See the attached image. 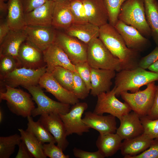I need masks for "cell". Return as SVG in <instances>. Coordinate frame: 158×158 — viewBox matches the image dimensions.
I'll list each match as a JSON object with an SVG mask.
<instances>
[{
    "instance_id": "cell-1",
    "label": "cell",
    "mask_w": 158,
    "mask_h": 158,
    "mask_svg": "<svg viewBox=\"0 0 158 158\" xmlns=\"http://www.w3.org/2000/svg\"><path fill=\"white\" fill-rule=\"evenodd\" d=\"M98 38L121 62V70H131L138 67L140 52L126 46L114 26L107 23L99 27Z\"/></svg>"
},
{
    "instance_id": "cell-2",
    "label": "cell",
    "mask_w": 158,
    "mask_h": 158,
    "mask_svg": "<svg viewBox=\"0 0 158 158\" xmlns=\"http://www.w3.org/2000/svg\"><path fill=\"white\" fill-rule=\"evenodd\" d=\"M115 93L116 97L121 92L129 91L134 93L142 86L158 81V74L138 67L131 70H122L115 77Z\"/></svg>"
},
{
    "instance_id": "cell-3",
    "label": "cell",
    "mask_w": 158,
    "mask_h": 158,
    "mask_svg": "<svg viewBox=\"0 0 158 158\" xmlns=\"http://www.w3.org/2000/svg\"><path fill=\"white\" fill-rule=\"evenodd\" d=\"M118 19L135 28L145 37H151L146 18L144 0H126L121 6Z\"/></svg>"
},
{
    "instance_id": "cell-4",
    "label": "cell",
    "mask_w": 158,
    "mask_h": 158,
    "mask_svg": "<svg viewBox=\"0 0 158 158\" xmlns=\"http://www.w3.org/2000/svg\"><path fill=\"white\" fill-rule=\"evenodd\" d=\"M87 62L91 68L121 70V62L109 51L101 40L96 38L88 44Z\"/></svg>"
},
{
    "instance_id": "cell-5",
    "label": "cell",
    "mask_w": 158,
    "mask_h": 158,
    "mask_svg": "<svg viewBox=\"0 0 158 158\" xmlns=\"http://www.w3.org/2000/svg\"><path fill=\"white\" fill-rule=\"evenodd\" d=\"M5 86V91L0 92V101H6L10 111L17 116L24 118L31 116L35 107L30 94L20 89Z\"/></svg>"
},
{
    "instance_id": "cell-6",
    "label": "cell",
    "mask_w": 158,
    "mask_h": 158,
    "mask_svg": "<svg viewBox=\"0 0 158 158\" xmlns=\"http://www.w3.org/2000/svg\"><path fill=\"white\" fill-rule=\"evenodd\" d=\"M144 90L134 93L123 92L120 96L130 107L140 117L147 116L153 106L155 97L156 85L155 82L147 85Z\"/></svg>"
},
{
    "instance_id": "cell-7",
    "label": "cell",
    "mask_w": 158,
    "mask_h": 158,
    "mask_svg": "<svg viewBox=\"0 0 158 158\" xmlns=\"http://www.w3.org/2000/svg\"><path fill=\"white\" fill-rule=\"evenodd\" d=\"M37 105L32 111L31 116L35 117L44 114L56 113L64 114L68 112L71 105L55 101L47 96L39 85L26 87Z\"/></svg>"
},
{
    "instance_id": "cell-8",
    "label": "cell",
    "mask_w": 158,
    "mask_h": 158,
    "mask_svg": "<svg viewBox=\"0 0 158 158\" xmlns=\"http://www.w3.org/2000/svg\"><path fill=\"white\" fill-rule=\"evenodd\" d=\"M47 71L46 65L37 69L18 68L1 80L3 85L15 88L21 86L25 88L37 85L42 75Z\"/></svg>"
},
{
    "instance_id": "cell-9",
    "label": "cell",
    "mask_w": 158,
    "mask_h": 158,
    "mask_svg": "<svg viewBox=\"0 0 158 158\" xmlns=\"http://www.w3.org/2000/svg\"><path fill=\"white\" fill-rule=\"evenodd\" d=\"M115 87L108 92L102 93L97 97V102L93 112L96 114L103 115L107 113L119 120L123 116L132 111L126 102L118 99L115 95Z\"/></svg>"
},
{
    "instance_id": "cell-10",
    "label": "cell",
    "mask_w": 158,
    "mask_h": 158,
    "mask_svg": "<svg viewBox=\"0 0 158 158\" xmlns=\"http://www.w3.org/2000/svg\"><path fill=\"white\" fill-rule=\"evenodd\" d=\"M54 43L63 49L74 65L87 61V44L77 38L57 31Z\"/></svg>"
},
{
    "instance_id": "cell-11",
    "label": "cell",
    "mask_w": 158,
    "mask_h": 158,
    "mask_svg": "<svg viewBox=\"0 0 158 158\" xmlns=\"http://www.w3.org/2000/svg\"><path fill=\"white\" fill-rule=\"evenodd\" d=\"M88 105L85 102H78L72 105L69 111L64 114H59L66 130L67 136L73 134L80 136L88 132L90 128L83 121L82 116Z\"/></svg>"
},
{
    "instance_id": "cell-12",
    "label": "cell",
    "mask_w": 158,
    "mask_h": 158,
    "mask_svg": "<svg viewBox=\"0 0 158 158\" xmlns=\"http://www.w3.org/2000/svg\"><path fill=\"white\" fill-rule=\"evenodd\" d=\"M114 28L121 36L127 47L140 52L147 50L151 42L135 28L118 20Z\"/></svg>"
},
{
    "instance_id": "cell-13",
    "label": "cell",
    "mask_w": 158,
    "mask_h": 158,
    "mask_svg": "<svg viewBox=\"0 0 158 158\" xmlns=\"http://www.w3.org/2000/svg\"><path fill=\"white\" fill-rule=\"evenodd\" d=\"M16 60L18 68L36 69L45 66L43 51L27 40L20 46Z\"/></svg>"
},
{
    "instance_id": "cell-14",
    "label": "cell",
    "mask_w": 158,
    "mask_h": 158,
    "mask_svg": "<svg viewBox=\"0 0 158 158\" xmlns=\"http://www.w3.org/2000/svg\"><path fill=\"white\" fill-rule=\"evenodd\" d=\"M38 120L54 138L57 145L63 151L67 147L69 142L64 124L59 114L56 113L40 115Z\"/></svg>"
},
{
    "instance_id": "cell-15",
    "label": "cell",
    "mask_w": 158,
    "mask_h": 158,
    "mask_svg": "<svg viewBox=\"0 0 158 158\" xmlns=\"http://www.w3.org/2000/svg\"><path fill=\"white\" fill-rule=\"evenodd\" d=\"M38 84L60 102L72 105L79 102L73 92L61 86L50 73H45L41 78Z\"/></svg>"
},
{
    "instance_id": "cell-16",
    "label": "cell",
    "mask_w": 158,
    "mask_h": 158,
    "mask_svg": "<svg viewBox=\"0 0 158 158\" xmlns=\"http://www.w3.org/2000/svg\"><path fill=\"white\" fill-rule=\"evenodd\" d=\"M24 30L26 34L27 40L42 51L54 43L57 32L52 26H26Z\"/></svg>"
},
{
    "instance_id": "cell-17",
    "label": "cell",
    "mask_w": 158,
    "mask_h": 158,
    "mask_svg": "<svg viewBox=\"0 0 158 158\" xmlns=\"http://www.w3.org/2000/svg\"><path fill=\"white\" fill-rule=\"evenodd\" d=\"M83 118V122L90 128L98 131L99 135L116 133L117 129L116 117L110 114L107 116L99 115L93 112L85 113Z\"/></svg>"
},
{
    "instance_id": "cell-18",
    "label": "cell",
    "mask_w": 158,
    "mask_h": 158,
    "mask_svg": "<svg viewBox=\"0 0 158 158\" xmlns=\"http://www.w3.org/2000/svg\"><path fill=\"white\" fill-rule=\"evenodd\" d=\"M44 60L46 63L47 72L51 73L56 66L62 67L76 72L74 65L63 49L54 43L43 51Z\"/></svg>"
},
{
    "instance_id": "cell-19",
    "label": "cell",
    "mask_w": 158,
    "mask_h": 158,
    "mask_svg": "<svg viewBox=\"0 0 158 158\" xmlns=\"http://www.w3.org/2000/svg\"><path fill=\"white\" fill-rule=\"evenodd\" d=\"M120 124L116 133L123 140L139 136L144 133V129L140 116L133 111L123 116L120 119Z\"/></svg>"
},
{
    "instance_id": "cell-20",
    "label": "cell",
    "mask_w": 158,
    "mask_h": 158,
    "mask_svg": "<svg viewBox=\"0 0 158 158\" xmlns=\"http://www.w3.org/2000/svg\"><path fill=\"white\" fill-rule=\"evenodd\" d=\"M54 1L50 0L32 11L25 13L26 26L48 27L52 26Z\"/></svg>"
},
{
    "instance_id": "cell-21",
    "label": "cell",
    "mask_w": 158,
    "mask_h": 158,
    "mask_svg": "<svg viewBox=\"0 0 158 158\" xmlns=\"http://www.w3.org/2000/svg\"><path fill=\"white\" fill-rule=\"evenodd\" d=\"M114 70L91 68L90 94L94 97L108 92L116 73Z\"/></svg>"
},
{
    "instance_id": "cell-22",
    "label": "cell",
    "mask_w": 158,
    "mask_h": 158,
    "mask_svg": "<svg viewBox=\"0 0 158 158\" xmlns=\"http://www.w3.org/2000/svg\"><path fill=\"white\" fill-rule=\"evenodd\" d=\"M73 23L70 1L60 0L54 1L52 26L55 28L62 29L65 30Z\"/></svg>"
},
{
    "instance_id": "cell-23",
    "label": "cell",
    "mask_w": 158,
    "mask_h": 158,
    "mask_svg": "<svg viewBox=\"0 0 158 158\" xmlns=\"http://www.w3.org/2000/svg\"><path fill=\"white\" fill-rule=\"evenodd\" d=\"M83 1L89 22L99 27L108 23V13L103 0Z\"/></svg>"
},
{
    "instance_id": "cell-24",
    "label": "cell",
    "mask_w": 158,
    "mask_h": 158,
    "mask_svg": "<svg viewBox=\"0 0 158 158\" xmlns=\"http://www.w3.org/2000/svg\"><path fill=\"white\" fill-rule=\"evenodd\" d=\"M27 38L24 30H11L0 44V56L10 55L16 59L20 47Z\"/></svg>"
},
{
    "instance_id": "cell-25",
    "label": "cell",
    "mask_w": 158,
    "mask_h": 158,
    "mask_svg": "<svg viewBox=\"0 0 158 158\" xmlns=\"http://www.w3.org/2000/svg\"><path fill=\"white\" fill-rule=\"evenodd\" d=\"M8 11L6 20L11 30H24L25 20L23 0H8Z\"/></svg>"
},
{
    "instance_id": "cell-26",
    "label": "cell",
    "mask_w": 158,
    "mask_h": 158,
    "mask_svg": "<svg viewBox=\"0 0 158 158\" xmlns=\"http://www.w3.org/2000/svg\"><path fill=\"white\" fill-rule=\"evenodd\" d=\"M153 139L144 134L124 139L121 148V153L125 158H130L142 152L150 146Z\"/></svg>"
},
{
    "instance_id": "cell-27",
    "label": "cell",
    "mask_w": 158,
    "mask_h": 158,
    "mask_svg": "<svg viewBox=\"0 0 158 158\" xmlns=\"http://www.w3.org/2000/svg\"><path fill=\"white\" fill-rule=\"evenodd\" d=\"M67 34L75 37L86 44L99 37V27L90 22L73 24L64 30Z\"/></svg>"
},
{
    "instance_id": "cell-28",
    "label": "cell",
    "mask_w": 158,
    "mask_h": 158,
    "mask_svg": "<svg viewBox=\"0 0 158 158\" xmlns=\"http://www.w3.org/2000/svg\"><path fill=\"white\" fill-rule=\"evenodd\" d=\"M123 139L117 133L99 135L96 142L99 152L105 157L114 155L121 149Z\"/></svg>"
},
{
    "instance_id": "cell-29",
    "label": "cell",
    "mask_w": 158,
    "mask_h": 158,
    "mask_svg": "<svg viewBox=\"0 0 158 158\" xmlns=\"http://www.w3.org/2000/svg\"><path fill=\"white\" fill-rule=\"evenodd\" d=\"M146 18L152 37L158 46V2L157 0H144Z\"/></svg>"
},
{
    "instance_id": "cell-30",
    "label": "cell",
    "mask_w": 158,
    "mask_h": 158,
    "mask_svg": "<svg viewBox=\"0 0 158 158\" xmlns=\"http://www.w3.org/2000/svg\"><path fill=\"white\" fill-rule=\"evenodd\" d=\"M27 118L28 123L26 130L32 134L41 144L56 143L53 136L38 120L35 121L31 116H28Z\"/></svg>"
},
{
    "instance_id": "cell-31",
    "label": "cell",
    "mask_w": 158,
    "mask_h": 158,
    "mask_svg": "<svg viewBox=\"0 0 158 158\" xmlns=\"http://www.w3.org/2000/svg\"><path fill=\"white\" fill-rule=\"evenodd\" d=\"M22 140L29 151L35 158H46L43 150V144L31 133L22 129L19 128Z\"/></svg>"
},
{
    "instance_id": "cell-32",
    "label": "cell",
    "mask_w": 158,
    "mask_h": 158,
    "mask_svg": "<svg viewBox=\"0 0 158 158\" xmlns=\"http://www.w3.org/2000/svg\"><path fill=\"white\" fill-rule=\"evenodd\" d=\"M22 141L20 135L17 134L0 137V158H9L15 152L16 145Z\"/></svg>"
},
{
    "instance_id": "cell-33",
    "label": "cell",
    "mask_w": 158,
    "mask_h": 158,
    "mask_svg": "<svg viewBox=\"0 0 158 158\" xmlns=\"http://www.w3.org/2000/svg\"><path fill=\"white\" fill-rule=\"evenodd\" d=\"M74 73L68 69L57 66L55 67L50 73L63 87L73 92Z\"/></svg>"
},
{
    "instance_id": "cell-34",
    "label": "cell",
    "mask_w": 158,
    "mask_h": 158,
    "mask_svg": "<svg viewBox=\"0 0 158 158\" xmlns=\"http://www.w3.org/2000/svg\"><path fill=\"white\" fill-rule=\"evenodd\" d=\"M70 5L73 23L89 22L83 0H72L70 1Z\"/></svg>"
},
{
    "instance_id": "cell-35",
    "label": "cell",
    "mask_w": 158,
    "mask_h": 158,
    "mask_svg": "<svg viewBox=\"0 0 158 158\" xmlns=\"http://www.w3.org/2000/svg\"><path fill=\"white\" fill-rule=\"evenodd\" d=\"M126 0H103L107 10L109 23L114 26L118 20L121 6Z\"/></svg>"
},
{
    "instance_id": "cell-36",
    "label": "cell",
    "mask_w": 158,
    "mask_h": 158,
    "mask_svg": "<svg viewBox=\"0 0 158 158\" xmlns=\"http://www.w3.org/2000/svg\"><path fill=\"white\" fill-rule=\"evenodd\" d=\"M18 68L17 60L10 55L0 56V77L1 80Z\"/></svg>"
},
{
    "instance_id": "cell-37",
    "label": "cell",
    "mask_w": 158,
    "mask_h": 158,
    "mask_svg": "<svg viewBox=\"0 0 158 158\" xmlns=\"http://www.w3.org/2000/svg\"><path fill=\"white\" fill-rule=\"evenodd\" d=\"M90 91L84 80L76 72L73 74V92L78 99H83L88 97Z\"/></svg>"
},
{
    "instance_id": "cell-38",
    "label": "cell",
    "mask_w": 158,
    "mask_h": 158,
    "mask_svg": "<svg viewBox=\"0 0 158 158\" xmlns=\"http://www.w3.org/2000/svg\"><path fill=\"white\" fill-rule=\"evenodd\" d=\"M140 118L144 129L143 133L152 139L158 138V119L152 120L147 116Z\"/></svg>"
},
{
    "instance_id": "cell-39",
    "label": "cell",
    "mask_w": 158,
    "mask_h": 158,
    "mask_svg": "<svg viewBox=\"0 0 158 158\" xmlns=\"http://www.w3.org/2000/svg\"><path fill=\"white\" fill-rule=\"evenodd\" d=\"M74 65L76 72L85 82L87 89L90 91L91 68L87 61L78 63Z\"/></svg>"
},
{
    "instance_id": "cell-40",
    "label": "cell",
    "mask_w": 158,
    "mask_h": 158,
    "mask_svg": "<svg viewBox=\"0 0 158 158\" xmlns=\"http://www.w3.org/2000/svg\"><path fill=\"white\" fill-rule=\"evenodd\" d=\"M55 143L49 142L48 144L44 143L43 145V150L44 153L46 157L50 158H69L68 155H65L63 150Z\"/></svg>"
},
{
    "instance_id": "cell-41",
    "label": "cell",
    "mask_w": 158,
    "mask_h": 158,
    "mask_svg": "<svg viewBox=\"0 0 158 158\" xmlns=\"http://www.w3.org/2000/svg\"><path fill=\"white\" fill-rule=\"evenodd\" d=\"M130 158H158V138L153 140L148 148Z\"/></svg>"
},
{
    "instance_id": "cell-42",
    "label": "cell",
    "mask_w": 158,
    "mask_h": 158,
    "mask_svg": "<svg viewBox=\"0 0 158 158\" xmlns=\"http://www.w3.org/2000/svg\"><path fill=\"white\" fill-rule=\"evenodd\" d=\"M158 60V46L146 56L141 58L138 67L146 69L152 63Z\"/></svg>"
},
{
    "instance_id": "cell-43",
    "label": "cell",
    "mask_w": 158,
    "mask_h": 158,
    "mask_svg": "<svg viewBox=\"0 0 158 158\" xmlns=\"http://www.w3.org/2000/svg\"><path fill=\"white\" fill-rule=\"evenodd\" d=\"M74 155L78 158H104L103 155L98 150L90 152L74 147L73 149Z\"/></svg>"
},
{
    "instance_id": "cell-44",
    "label": "cell",
    "mask_w": 158,
    "mask_h": 158,
    "mask_svg": "<svg viewBox=\"0 0 158 158\" xmlns=\"http://www.w3.org/2000/svg\"><path fill=\"white\" fill-rule=\"evenodd\" d=\"M50 0H23L24 12H30L41 6Z\"/></svg>"
},
{
    "instance_id": "cell-45",
    "label": "cell",
    "mask_w": 158,
    "mask_h": 158,
    "mask_svg": "<svg viewBox=\"0 0 158 158\" xmlns=\"http://www.w3.org/2000/svg\"><path fill=\"white\" fill-rule=\"evenodd\" d=\"M150 119H158V85H156L154 102L152 107L147 116Z\"/></svg>"
},
{
    "instance_id": "cell-46",
    "label": "cell",
    "mask_w": 158,
    "mask_h": 158,
    "mask_svg": "<svg viewBox=\"0 0 158 158\" xmlns=\"http://www.w3.org/2000/svg\"><path fill=\"white\" fill-rule=\"evenodd\" d=\"M18 146L19 150L15 157L16 158H32L33 157L23 141L22 140Z\"/></svg>"
},
{
    "instance_id": "cell-47",
    "label": "cell",
    "mask_w": 158,
    "mask_h": 158,
    "mask_svg": "<svg viewBox=\"0 0 158 158\" xmlns=\"http://www.w3.org/2000/svg\"><path fill=\"white\" fill-rule=\"evenodd\" d=\"M11 30L6 20L0 19V44L4 40Z\"/></svg>"
},
{
    "instance_id": "cell-48",
    "label": "cell",
    "mask_w": 158,
    "mask_h": 158,
    "mask_svg": "<svg viewBox=\"0 0 158 158\" xmlns=\"http://www.w3.org/2000/svg\"><path fill=\"white\" fill-rule=\"evenodd\" d=\"M8 11V5L4 0H0V19H3Z\"/></svg>"
},
{
    "instance_id": "cell-49",
    "label": "cell",
    "mask_w": 158,
    "mask_h": 158,
    "mask_svg": "<svg viewBox=\"0 0 158 158\" xmlns=\"http://www.w3.org/2000/svg\"><path fill=\"white\" fill-rule=\"evenodd\" d=\"M148 69L150 71L158 74V60L151 64Z\"/></svg>"
},
{
    "instance_id": "cell-50",
    "label": "cell",
    "mask_w": 158,
    "mask_h": 158,
    "mask_svg": "<svg viewBox=\"0 0 158 158\" xmlns=\"http://www.w3.org/2000/svg\"><path fill=\"white\" fill-rule=\"evenodd\" d=\"M3 113L2 110L0 109V123H1L3 119Z\"/></svg>"
},
{
    "instance_id": "cell-51",
    "label": "cell",
    "mask_w": 158,
    "mask_h": 158,
    "mask_svg": "<svg viewBox=\"0 0 158 158\" xmlns=\"http://www.w3.org/2000/svg\"><path fill=\"white\" fill-rule=\"evenodd\" d=\"M54 1H60V0H67V1H72V0H51Z\"/></svg>"
},
{
    "instance_id": "cell-52",
    "label": "cell",
    "mask_w": 158,
    "mask_h": 158,
    "mask_svg": "<svg viewBox=\"0 0 158 158\" xmlns=\"http://www.w3.org/2000/svg\"><path fill=\"white\" fill-rule=\"evenodd\" d=\"M5 1H7L8 0H4Z\"/></svg>"
}]
</instances>
